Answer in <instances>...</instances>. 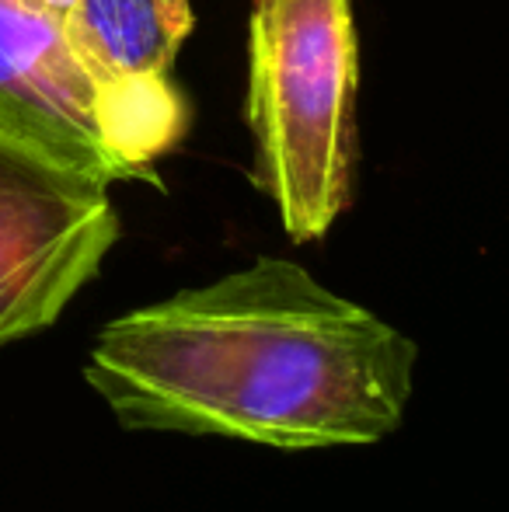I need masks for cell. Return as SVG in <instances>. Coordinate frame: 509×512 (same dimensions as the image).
<instances>
[{
	"label": "cell",
	"mask_w": 509,
	"mask_h": 512,
	"mask_svg": "<svg viewBox=\"0 0 509 512\" xmlns=\"http://www.w3.org/2000/svg\"><path fill=\"white\" fill-rule=\"evenodd\" d=\"M415 359L374 310L304 265L258 258L109 321L84 377L123 429L328 450L405 422Z\"/></svg>",
	"instance_id": "cell-1"
},
{
	"label": "cell",
	"mask_w": 509,
	"mask_h": 512,
	"mask_svg": "<svg viewBox=\"0 0 509 512\" xmlns=\"http://www.w3.org/2000/svg\"><path fill=\"white\" fill-rule=\"evenodd\" d=\"M356 91L353 0H252V182L297 244L325 237L353 196Z\"/></svg>",
	"instance_id": "cell-2"
},
{
	"label": "cell",
	"mask_w": 509,
	"mask_h": 512,
	"mask_svg": "<svg viewBox=\"0 0 509 512\" xmlns=\"http://www.w3.org/2000/svg\"><path fill=\"white\" fill-rule=\"evenodd\" d=\"M116 241L109 185L0 133V349L56 324Z\"/></svg>",
	"instance_id": "cell-3"
},
{
	"label": "cell",
	"mask_w": 509,
	"mask_h": 512,
	"mask_svg": "<svg viewBox=\"0 0 509 512\" xmlns=\"http://www.w3.org/2000/svg\"><path fill=\"white\" fill-rule=\"evenodd\" d=\"M63 28L102 95L109 140L133 182H157L154 164L189 126V105L175 84L182 42L164 21L161 0H74Z\"/></svg>",
	"instance_id": "cell-4"
},
{
	"label": "cell",
	"mask_w": 509,
	"mask_h": 512,
	"mask_svg": "<svg viewBox=\"0 0 509 512\" xmlns=\"http://www.w3.org/2000/svg\"><path fill=\"white\" fill-rule=\"evenodd\" d=\"M0 133L102 185L133 182L102 95L70 49L63 11L0 0Z\"/></svg>",
	"instance_id": "cell-5"
},
{
	"label": "cell",
	"mask_w": 509,
	"mask_h": 512,
	"mask_svg": "<svg viewBox=\"0 0 509 512\" xmlns=\"http://www.w3.org/2000/svg\"><path fill=\"white\" fill-rule=\"evenodd\" d=\"M161 14L175 39L185 42V35L192 32V0H161Z\"/></svg>",
	"instance_id": "cell-6"
},
{
	"label": "cell",
	"mask_w": 509,
	"mask_h": 512,
	"mask_svg": "<svg viewBox=\"0 0 509 512\" xmlns=\"http://www.w3.org/2000/svg\"><path fill=\"white\" fill-rule=\"evenodd\" d=\"M21 4H35V7H49V11H67L74 0H21Z\"/></svg>",
	"instance_id": "cell-7"
}]
</instances>
